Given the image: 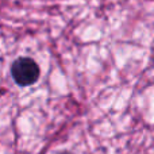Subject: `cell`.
Returning <instances> with one entry per match:
<instances>
[{"label":"cell","instance_id":"cell-2","mask_svg":"<svg viewBox=\"0 0 154 154\" xmlns=\"http://www.w3.org/2000/svg\"><path fill=\"white\" fill-rule=\"evenodd\" d=\"M58 154H72V153H69V152H60Z\"/></svg>","mask_w":154,"mask_h":154},{"label":"cell","instance_id":"cell-1","mask_svg":"<svg viewBox=\"0 0 154 154\" xmlns=\"http://www.w3.org/2000/svg\"><path fill=\"white\" fill-rule=\"evenodd\" d=\"M41 70L38 64L30 57H19L11 66V76L19 87H29L37 82Z\"/></svg>","mask_w":154,"mask_h":154}]
</instances>
